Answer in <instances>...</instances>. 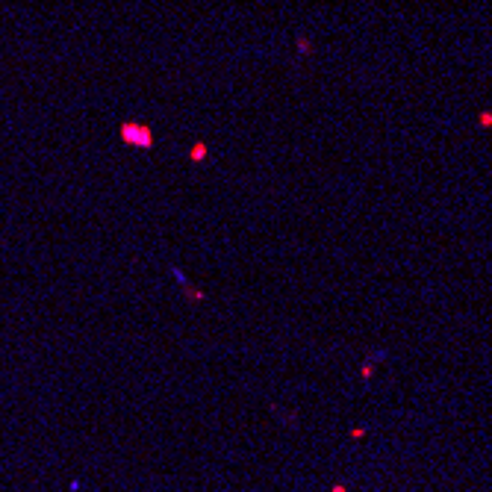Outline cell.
Returning <instances> with one entry per match:
<instances>
[{
  "mask_svg": "<svg viewBox=\"0 0 492 492\" xmlns=\"http://www.w3.org/2000/svg\"><path fill=\"white\" fill-rule=\"evenodd\" d=\"M481 124H492V112H484V115H481Z\"/></svg>",
  "mask_w": 492,
  "mask_h": 492,
  "instance_id": "cell-3",
  "label": "cell"
},
{
  "mask_svg": "<svg viewBox=\"0 0 492 492\" xmlns=\"http://www.w3.org/2000/svg\"><path fill=\"white\" fill-rule=\"evenodd\" d=\"M121 142L147 150V147L153 145V133H150V127H145V124H121Z\"/></svg>",
  "mask_w": 492,
  "mask_h": 492,
  "instance_id": "cell-1",
  "label": "cell"
},
{
  "mask_svg": "<svg viewBox=\"0 0 492 492\" xmlns=\"http://www.w3.org/2000/svg\"><path fill=\"white\" fill-rule=\"evenodd\" d=\"M298 47H301V53H310V50H313V44H310V38H304V35L298 38Z\"/></svg>",
  "mask_w": 492,
  "mask_h": 492,
  "instance_id": "cell-2",
  "label": "cell"
}]
</instances>
